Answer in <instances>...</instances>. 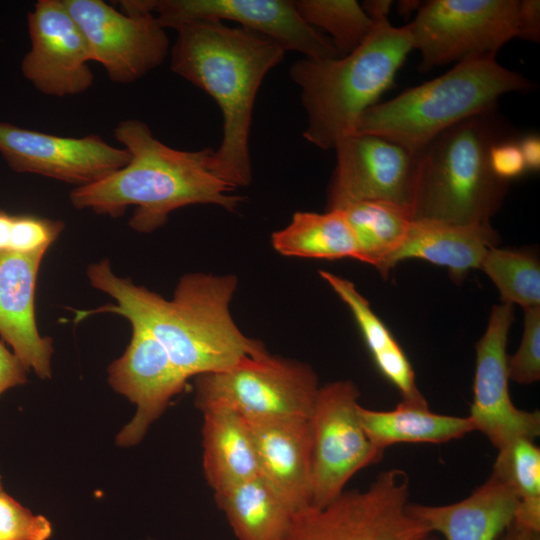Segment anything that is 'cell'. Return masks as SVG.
Masks as SVG:
<instances>
[{"mask_svg":"<svg viewBox=\"0 0 540 540\" xmlns=\"http://www.w3.org/2000/svg\"><path fill=\"white\" fill-rule=\"evenodd\" d=\"M86 273L91 286L116 303L75 311V321L97 313L123 316L149 332L187 379L224 371L268 352L262 342L245 336L231 316L238 282L233 275L186 274L168 300L116 275L107 259L90 264Z\"/></svg>","mask_w":540,"mask_h":540,"instance_id":"obj_1","label":"cell"},{"mask_svg":"<svg viewBox=\"0 0 540 540\" xmlns=\"http://www.w3.org/2000/svg\"><path fill=\"white\" fill-rule=\"evenodd\" d=\"M114 136L129 152L128 163L95 183L74 188L69 198L76 209L118 217L134 206L130 227L149 233L163 226L178 208L213 204L234 212L244 200L214 173L212 148H172L138 119L119 122Z\"/></svg>","mask_w":540,"mask_h":540,"instance_id":"obj_2","label":"cell"},{"mask_svg":"<svg viewBox=\"0 0 540 540\" xmlns=\"http://www.w3.org/2000/svg\"><path fill=\"white\" fill-rule=\"evenodd\" d=\"M171 48V70L209 94L223 118L214 173L233 186L252 180L249 135L256 95L266 74L285 55L273 40L221 21L181 26Z\"/></svg>","mask_w":540,"mask_h":540,"instance_id":"obj_3","label":"cell"},{"mask_svg":"<svg viewBox=\"0 0 540 540\" xmlns=\"http://www.w3.org/2000/svg\"><path fill=\"white\" fill-rule=\"evenodd\" d=\"M413 43L408 25L373 21L366 39L352 52L332 59L304 58L290 68L307 115L303 137L323 150L354 133L359 117L394 81Z\"/></svg>","mask_w":540,"mask_h":540,"instance_id":"obj_4","label":"cell"},{"mask_svg":"<svg viewBox=\"0 0 540 540\" xmlns=\"http://www.w3.org/2000/svg\"><path fill=\"white\" fill-rule=\"evenodd\" d=\"M513 137L496 108L474 115L434 138L418 157L413 220L489 224L509 182L490 165L492 146Z\"/></svg>","mask_w":540,"mask_h":540,"instance_id":"obj_5","label":"cell"},{"mask_svg":"<svg viewBox=\"0 0 540 540\" xmlns=\"http://www.w3.org/2000/svg\"><path fill=\"white\" fill-rule=\"evenodd\" d=\"M532 86L499 64L496 54L468 58L433 80L372 105L359 117L353 134L376 135L419 153L445 130L495 109L502 95Z\"/></svg>","mask_w":540,"mask_h":540,"instance_id":"obj_6","label":"cell"},{"mask_svg":"<svg viewBox=\"0 0 540 540\" xmlns=\"http://www.w3.org/2000/svg\"><path fill=\"white\" fill-rule=\"evenodd\" d=\"M409 495L404 470L383 471L365 490L294 512L283 540H428L429 528L408 511Z\"/></svg>","mask_w":540,"mask_h":540,"instance_id":"obj_7","label":"cell"},{"mask_svg":"<svg viewBox=\"0 0 540 540\" xmlns=\"http://www.w3.org/2000/svg\"><path fill=\"white\" fill-rule=\"evenodd\" d=\"M320 386L304 363L268 352L219 372L196 376L195 405L233 411L246 420L309 418Z\"/></svg>","mask_w":540,"mask_h":540,"instance_id":"obj_8","label":"cell"},{"mask_svg":"<svg viewBox=\"0 0 540 540\" xmlns=\"http://www.w3.org/2000/svg\"><path fill=\"white\" fill-rule=\"evenodd\" d=\"M359 395L350 380L330 382L318 390L309 416L312 507L331 503L357 472L383 458L384 451L370 442L359 421Z\"/></svg>","mask_w":540,"mask_h":540,"instance_id":"obj_9","label":"cell"},{"mask_svg":"<svg viewBox=\"0 0 540 540\" xmlns=\"http://www.w3.org/2000/svg\"><path fill=\"white\" fill-rule=\"evenodd\" d=\"M519 0H431L408 24L420 69L497 51L516 37Z\"/></svg>","mask_w":540,"mask_h":540,"instance_id":"obj_10","label":"cell"},{"mask_svg":"<svg viewBox=\"0 0 540 540\" xmlns=\"http://www.w3.org/2000/svg\"><path fill=\"white\" fill-rule=\"evenodd\" d=\"M108 78L133 83L163 63L170 44L154 14L131 16L102 0H63Z\"/></svg>","mask_w":540,"mask_h":540,"instance_id":"obj_11","label":"cell"},{"mask_svg":"<svg viewBox=\"0 0 540 540\" xmlns=\"http://www.w3.org/2000/svg\"><path fill=\"white\" fill-rule=\"evenodd\" d=\"M336 166L329 184L327 210L365 200H385L411 209L419 153L385 138L352 134L335 147Z\"/></svg>","mask_w":540,"mask_h":540,"instance_id":"obj_12","label":"cell"},{"mask_svg":"<svg viewBox=\"0 0 540 540\" xmlns=\"http://www.w3.org/2000/svg\"><path fill=\"white\" fill-rule=\"evenodd\" d=\"M513 319V305H495L476 344L473 399L468 417L474 431L484 434L497 450L518 439L534 441L540 434L539 411L517 408L509 394L506 347Z\"/></svg>","mask_w":540,"mask_h":540,"instance_id":"obj_13","label":"cell"},{"mask_svg":"<svg viewBox=\"0 0 540 540\" xmlns=\"http://www.w3.org/2000/svg\"><path fill=\"white\" fill-rule=\"evenodd\" d=\"M0 154L18 173H32L76 187L95 183L124 167L125 148L95 134L65 137L0 122Z\"/></svg>","mask_w":540,"mask_h":540,"instance_id":"obj_14","label":"cell"},{"mask_svg":"<svg viewBox=\"0 0 540 540\" xmlns=\"http://www.w3.org/2000/svg\"><path fill=\"white\" fill-rule=\"evenodd\" d=\"M31 48L23 76L41 93L65 97L86 92L94 81L88 42L63 0H38L27 14Z\"/></svg>","mask_w":540,"mask_h":540,"instance_id":"obj_15","label":"cell"},{"mask_svg":"<svg viewBox=\"0 0 540 540\" xmlns=\"http://www.w3.org/2000/svg\"><path fill=\"white\" fill-rule=\"evenodd\" d=\"M155 12L165 29L177 30L197 21L230 20L305 58L341 57L332 42L306 23L289 0H158Z\"/></svg>","mask_w":540,"mask_h":540,"instance_id":"obj_16","label":"cell"},{"mask_svg":"<svg viewBox=\"0 0 540 540\" xmlns=\"http://www.w3.org/2000/svg\"><path fill=\"white\" fill-rule=\"evenodd\" d=\"M131 328L128 346L107 370L111 387L137 407L133 419L116 436L119 447L139 443L187 381L149 332L135 325Z\"/></svg>","mask_w":540,"mask_h":540,"instance_id":"obj_17","label":"cell"},{"mask_svg":"<svg viewBox=\"0 0 540 540\" xmlns=\"http://www.w3.org/2000/svg\"><path fill=\"white\" fill-rule=\"evenodd\" d=\"M43 255L0 253V336L29 371L51 377L53 340L43 337L35 316V292Z\"/></svg>","mask_w":540,"mask_h":540,"instance_id":"obj_18","label":"cell"},{"mask_svg":"<svg viewBox=\"0 0 540 540\" xmlns=\"http://www.w3.org/2000/svg\"><path fill=\"white\" fill-rule=\"evenodd\" d=\"M263 478L293 509L310 504L311 432L309 418L246 420Z\"/></svg>","mask_w":540,"mask_h":540,"instance_id":"obj_19","label":"cell"},{"mask_svg":"<svg viewBox=\"0 0 540 540\" xmlns=\"http://www.w3.org/2000/svg\"><path fill=\"white\" fill-rule=\"evenodd\" d=\"M518 500L495 474L465 499L447 505H408V511L444 540H496L515 520Z\"/></svg>","mask_w":540,"mask_h":540,"instance_id":"obj_20","label":"cell"},{"mask_svg":"<svg viewBox=\"0 0 540 540\" xmlns=\"http://www.w3.org/2000/svg\"><path fill=\"white\" fill-rule=\"evenodd\" d=\"M499 235L489 224L460 225L431 220H413L400 248L390 258L388 272L405 259H422L448 269L455 282L471 269L481 267Z\"/></svg>","mask_w":540,"mask_h":540,"instance_id":"obj_21","label":"cell"},{"mask_svg":"<svg viewBox=\"0 0 540 540\" xmlns=\"http://www.w3.org/2000/svg\"><path fill=\"white\" fill-rule=\"evenodd\" d=\"M202 443L203 471L214 494L259 476L249 426L237 413L203 411Z\"/></svg>","mask_w":540,"mask_h":540,"instance_id":"obj_22","label":"cell"},{"mask_svg":"<svg viewBox=\"0 0 540 540\" xmlns=\"http://www.w3.org/2000/svg\"><path fill=\"white\" fill-rule=\"evenodd\" d=\"M358 417L370 442L382 451L398 443H446L474 431L468 416L432 412L427 402L402 400L384 411L359 404Z\"/></svg>","mask_w":540,"mask_h":540,"instance_id":"obj_23","label":"cell"},{"mask_svg":"<svg viewBox=\"0 0 540 540\" xmlns=\"http://www.w3.org/2000/svg\"><path fill=\"white\" fill-rule=\"evenodd\" d=\"M319 274L352 312L377 369L399 391L402 400L426 401L417 387L407 355L369 301L351 281L328 271H319Z\"/></svg>","mask_w":540,"mask_h":540,"instance_id":"obj_24","label":"cell"},{"mask_svg":"<svg viewBox=\"0 0 540 540\" xmlns=\"http://www.w3.org/2000/svg\"><path fill=\"white\" fill-rule=\"evenodd\" d=\"M237 540H283L293 509L260 476L214 494Z\"/></svg>","mask_w":540,"mask_h":540,"instance_id":"obj_25","label":"cell"},{"mask_svg":"<svg viewBox=\"0 0 540 540\" xmlns=\"http://www.w3.org/2000/svg\"><path fill=\"white\" fill-rule=\"evenodd\" d=\"M341 210L353 232L359 261L376 267L387 277V265L404 242L413 221L409 207L385 200L350 203Z\"/></svg>","mask_w":540,"mask_h":540,"instance_id":"obj_26","label":"cell"},{"mask_svg":"<svg viewBox=\"0 0 540 540\" xmlns=\"http://www.w3.org/2000/svg\"><path fill=\"white\" fill-rule=\"evenodd\" d=\"M271 241L284 256L359 261L355 237L341 210L296 212L285 228L272 234Z\"/></svg>","mask_w":540,"mask_h":540,"instance_id":"obj_27","label":"cell"},{"mask_svg":"<svg viewBox=\"0 0 540 540\" xmlns=\"http://www.w3.org/2000/svg\"><path fill=\"white\" fill-rule=\"evenodd\" d=\"M497 451L492 473L518 500L515 521L540 531V448L534 441L518 439Z\"/></svg>","mask_w":540,"mask_h":540,"instance_id":"obj_28","label":"cell"},{"mask_svg":"<svg viewBox=\"0 0 540 540\" xmlns=\"http://www.w3.org/2000/svg\"><path fill=\"white\" fill-rule=\"evenodd\" d=\"M480 269L497 287L502 303L524 309L540 306V265L534 253L493 247Z\"/></svg>","mask_w":540,"mask_h":540,"instance_id":"obj_29","label":"cell"},{"mask_svg":"<svg viewBox=\"0 0 540 540\" xmlns=\"http://www.w3.org/2000/svg\"><path fill=\"white\" fill-rule=\"evenodd\" d=\"M293 4L306 23L331 35L340 56L355 50L373 27V21L355 0H295Z\"/></svg>","mask_w":540,"mask_h":540,"instance_id":"obj_30","label":"cell"},{"mask_svg":"<svg viewBox=\"0 0 540 540\" xmlns=\"http://www.w3.org/2000/svg\"><path fill=\"white\" fill-rule=\"evenodd\" d=\"M63 229L60 220L12 215L0 209V253L45 256Z\"/></svg>","mask_w":540,"mask_h":540,"instance_id":"obj_31","label":"cell"},{"mask_svg":"<svg viewBox=\"0 0 540 540\" xmlns=\"http://www.w3.org/2000/svg\"><path fill=\"white\" fill-rule=\"evenodd\" d=\"M524 331L515 354L507 359L509 380L532 384L540 379V306L524 309Z\"/></svg>","mask_w":540,"mask_h":540,"instance_id":"obj_32","label":"cell"},{"mask_svg":"<svg viewBox=\"0 0 540 540\" xmlns=\"http://www.w3.org/2000/svg\"><path fill=\"white\" fill-rule=\"evenodd\" d=\"M52 535L50 521L0 491V540H48Z\"/></svg>","mask_w":540,"mask_h":540,"instance_id":"obj_33","label":"cell"},{"mask_svg":"<svg viewBox=\"0 0 540 540\" xmlns=\"http://www.w3.org/2000/svg\"><path fill=\"white\" fill-rule=\"evenodd\" d=\"M490 165L494 174L507 182L527 171L518 142L514 137L501 140L492 146Z\"/></svg>","mask_w":540,"mask_h":540,"instance_id":"obj_34","label":"cell"},{"mask_svg":"<svg viewBox=\"0 0 540 540\" xmlns=\"http://www.w3.org/2000/svg\"><path fill=\"white\" fill-rule=\"evenodd\" d=\"M516 37L538 42L540 38V2L520 0L518 3Z\"/></svg>","mask_w":540,"mask_h":540,"instance_id":"obj_35","label":"cell"},{"mask_svg":"<svg viewBox=\"0 0 540 540\" xmlns=\"http://www.w3.org/2000/svg\"><path fill=\"white\" fill-rule=\"evenodd\" d=\"M27 371L19 358L0 341V395L26 383Z\"/></svg>","mask_w":540,"mask_h":540,"instance_id":"obj_36","label":"cell"},{"mask_svg":"<svg viewBox=\"0 0 540 540\" xmlns=\"http://www.w3.org/2000/svg\"><path fill=\"white\" fill-rule=\"evenodd\" d=\"M526 170L536 171L540 167V139L536 134H527L517 140Z\"/></svg>","mask_w":540,"mask_h":540,"instance_id":"obj_37","label":"cell"},{"mask_svg":"<svg viewBox=\"0 0 540 540\" xmlns=\"http://www.w3.org/2000/svg\"><path fill=\"white\" fill-rule=\"evenodd\" d=\"M496 540H540V531L529 529L514 520Z\"/></svg>","mask_w":540,"mask_h":540,"instance_id":"obj_38","label":"cell"},{"mask_svg":"<svg viewBox=\"0 0 540 540\" xmlns=\"http://www.w3.org/2000/svg\"><path fill=\"white\" fill-rule=\"evenodd\" d=\"M158 0L120 1V11L131 16H144L155 12Z\"/></svg>","mask_w":540,"mask_h":540,"instance_id":"obj_39","label":"cell"},{"mask_svg":"<svg viewBox=\"0 0 540 540\" xmlns=\"http://www.w3.org/2000/svg\"><path fill=\"white\" fill-rule=\"evenodd\" d=\"M362 8L372 21L388 19V14L392 6L390 0H370L364 1Z\"/></svg>","mask_w":540,"mask_h":540,"instance_id":"obj_40","label":"cell"},{"mask_svg":"<svg viewBox=\"0 0 540 540\" xmlns=\"http://www.w3.org/2000/svg\"><path fill=\"white\" fill-rule=\"evenodd\" d=\"M420 3L421 2L419 1H410V0L399 1L397 4L398 13L401 15H408L416 9L418 11L421 5Z\"/></svg>","mask_w":540,"mask_h":540,"instance_id":"obj_41","label":"cell"},{"mask_svg":"<svg viewBox=\"0 0 540 540\" xmlns=\"http://www.w3.org/2000/svg\"><path fill=\"white\" fill-rule=\"evenodd\" d=\"M3 490L2 482H1V475H0V491Z\"/></svg>","mask_w":540,"mask_h":540,"instance_id":"obj_42","label":"cell"},{"mask_svg":"<svg viewBox=\"0 0 540 540\" xmlns=\"http://www.w3.org/2000/svg\"><path fill=\"white\" fill-rule=\"evenodd\" d=\"M428 540H440V539H438L436 537H433V538L430 537Z\"/></svg>","mask_w":540,"mask_h":540,"instance_id":"obj_43","label":"cell"}]
</instances>
